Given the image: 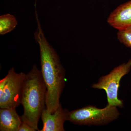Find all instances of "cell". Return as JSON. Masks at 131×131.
I'll list each match as a JSON object with an SVG mask.
<instances>
[{
  "instance_id": "1",
  "label": "cell",
  "mask_w": 131,
  "mask_h": 131,
  "mask_svg": "<svg viewBox=\"0 0 131 131\" xmlns=\"http://www.w3.org/2000/svg\"><path fill=\"white\" fill-rule=\"evenodd\" d=\"M37 26L34 33L40 49L41 71L46 88L45 104L49 112L53 113L61 103L60 99L65 86V70L56 51L45 37L36 13Z\"/></svg>"
},
{
  "instance_id": "2",
  "label": "cell",
  "mask_w": 131,
  "mask_h": 131,
  "mask_svg": "<svg viewBox=\"0 0 131 131\" xmlns=\"http://www.w3.org/2000/svg\"><path fill=\"white\" fill-rule=\"evenodd\" d=\"M46 91L41 71L34 65L24 80L21 100L24 113L20 117L36 131H39L38 123L45 108Z\"/></svg>"
},
{
  "instance_id": "3",
  "label": "cell",
  "mask_w": 131,
  "mask_h": 131,
  "mask_svg": "<svg viewBox=\"0 0 131 131\" xmlns=\"http://www.w3.org/2000/svg\"><path fill=\"white\" fill-rule=\"evenodd\" d=\"M120 114L116 107L106 105L100 108L88 105L69 111L68 121L78 125L103 126L116 120Z\"/></svg>"
},
{
  "instance_id": "4",
  "label": "cell",
  "mask_w": 131,
  "mask_h": 131,
  "mask_svg": "<svg viewBox=\"0 0 131 131\" xmlns=\"http://www.w3.org/2000/svg\"><path fill=\"white\" fill-rule=\"evenodd\" d=\"M131 70V59L114 68L110 73L100 78L96 83L91 86L95 89L105 90L107 98V105L122 108L123 100L118 98L120 83L122 78L128 74Z\"/></svg>"
},
{
  "instance_id": "5",
  "label": "cell",
  "mask_w": 131,
  "mask_h": 131,
  "mask_svg": "<svg viewBox=\"0 0 131 131\" xmlns=\"http://www.w3.org/2000/svg\"><path fill=\"white\" fill-rule=\"evenodd\" d=\"M26 74L17 73L14 68L9 70L6 76V83L0 95L1 108H15L21 104L23 84Z\"/></svg>"
},
{
  "instance_id": "6",
  "label": "cell",
  "mask_w": 131,
  "mask_h": 131,
  "mask_svg": "<svg viewBox=\"0 0 131 131\" xmlns=\"http://www.w3.org/2000/svg\"><path fill=\"white\" fill-rule=\"evenodd\" d=\"M69 110L63 108L61 103L59 107L53 113L45 108L41 114L43 127L40 131H64V124L68 121Z\"/></svg>"
},
{
  "instance_id": "7",
  "label": "cell",
  "mask_w": 131,
  "mask_h": 131,
  "mask_svg": "<svg viewBox=\"0 0 131 131\" xmlns=\"http://www.w3.org/2000/svg\"><path fill=\"white\" fill-rule=\"evenodd\" d=\"M107 21L118 30L131 27V0L116 8L109 15Z\"/></svg>"
},
{
  "instance_id": "8",
  "label": "cell",
  "mask_w": 131,
  "mask_h": 131,
  "mask_svg": "<svg viewBox=\"0 0 131 131\" xmlns=\"http://www.w3.org/2000/svg\"><path fill=\"white\" fill-rule=\"evenodd\" d=\"M22 121L15 108H1L0 131H18Z\"/></svg>"
},
{
  "instance_id": "9",
  "label": "cell",
  "mask_w": 131,
  "mask_h": 131,
  "mask_svg": "<svg viewBox=\"0 0 131 131\" xmlns=\"http://www.w3.org/2000/svg\"><path fill=\"white\" fill-rule=\"evenodd\" d=\"M18 24L17 19L14 15L9 14L0 16V34L5 35L12 31Z\"/></svg>"
},
{
  "instance_id": "10",
  "label": "cell",
  "mask_w": 131,
  "mask_h": 131,
  "mask_svg": "<svg viewBox=\"0 0 131 131\" xmlns=\"http://www.w3.org/2000/svg\"><path fill=\"white\" fill-rule=\"evenodd\" d=\"M117 37L121 43L127 47L131 48V27L118 30Z\"/></svg>"
},
{
  "instance_id": "11",
  "label": "cell",
  "mask_w": 131,
  "mask_h": 131,
  "mask_svg": "<svg viewBox=\"0 0 131 131\" xmlns=\"http://www.w3.org/2000/svg\"><path fill=\"white\" fill-rule=\"evenodd\" d=\"M36 131L30 126V125L26 124L25 122L22 121L21 125L19 127L18 131Z\"/></svg>"
}]
</instances>
